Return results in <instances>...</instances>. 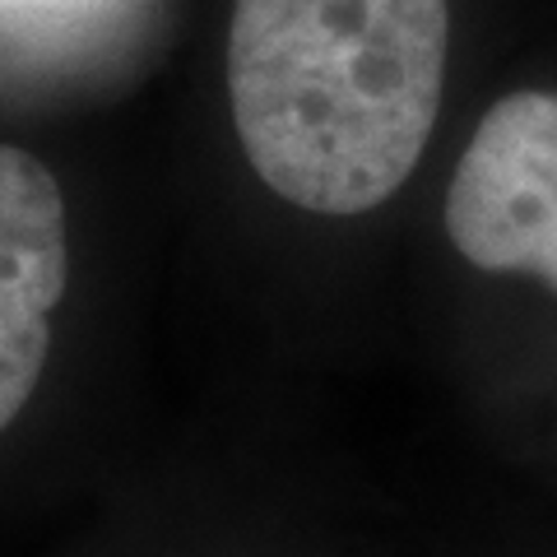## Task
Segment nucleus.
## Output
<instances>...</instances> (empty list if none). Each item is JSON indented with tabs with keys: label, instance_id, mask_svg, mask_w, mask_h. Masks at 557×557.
I'll return each instance as SVG.
<instances>
[{
	"label": "nucleus",
	"instance_id": "1",
	"mask_svg": "<svg viewBox=\"0 0 557 557\" xmlns=\"http://www.w3.org/2000/svg\"><path fill=\"white\" fill-rule=\"evenodd\" d=\"M446 0H237L228 98L274 196L348 219L391 200L442 108Z\"/></svg>",
	"mask_w": 557,
	"mask_h": 557
},
{
	"label": "nucleus",
	"instance_id": "2",
	"mask_svg": "<svg viewBox=\"0 0 557 557\" xmlns=\"http://www.w3.org/2000/svg\"><path fill=\"white\" fill-rule=\"evenodd\" d=\"M446 233L474 270L557 293V94L520 89L487 108L450 172Z\"/></svg>",
	"mask_w": 557,
	"mask_h": 557
},
{
	"label": "nucleus",
	"instance_id": "3",
	"mask_svg": "<svg viewBox=\"0 0 557 557\" xmlns=\"http://www.w3.org/2000/svg\"><path fill=\"white\" fill-rule=\"evenodd\" d=\"M65 200L33 153L0 145V437L38 391L65 298Z\"/></svg>",
	"mask_w": 557,
	"mask_h": 557
}]
</instances>
